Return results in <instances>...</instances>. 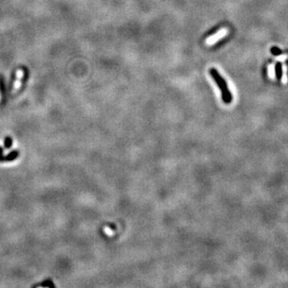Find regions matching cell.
<instances>
[{
	"label": "cell",
	"instance_id": "obj_1",
	"mask_svg": "<svg viewBox=\"0 0 288 288\" xmlns=\"http://www.w3.org/2000/svg\"><path fill=\"white\" fill-rule=\"evenodd\" d=\"M209 74H210L211 78L215 82L217 86L219 87L220 91H221V95H222V99L224 103L230 104L232 102L233 96H232L231 91L229 90V87H228L226 80L219 74V72L216 70L215 68H214V67L209 69Z\"/></svg>",
	"mask_w": 288,
	"mask_h": 288
},
{
	"label": "cell",
	"instance_id": "obj_2",
	"mask_svg": "<svg viewBox=\"0 0 288 288\" xmlns=\"http://www.w3.org/2000/svg\"><path fill=\"white\" fill-rule=\"evenodd\" d=\"M227 29H222V30H219L218 32L214 34V35L209 37L207 40V43L208 44V45H211V44L217 42L218 40H219L220 38L224 37V36L227 34Z\"/></svg>",
	"mask_w": 288,
	"mask_h": 288
},
{
	"label": "cell",
	"instance_id": "obj_3",
	"mask_svg": "<svg viewBox=\"0 0 288 288\" xmlns=\"http://www.w3.org/2000/svg\"><path fill=\"white\" fill-rule=\"evenodd\" d=\"M23 74H24V72H23V70H19V69L17 72H16V80L15 81V84H14L13 87V89L15 91L19 89L20 86H21V81L23 77Z\"/></svg>",
	"mask_w": 288,
	"mask_h": 288
},
{
	"label": "cell",
	"instance_id": "obj_4",
	"mask_svg": "<svg viewBox=\"0 0 288 288\" xmlns=\"http://www.w3.org/2000/svg\"><path fill=\"white\" fill-rule=\"evenodd\" d=\"M275 77L279 81L282 80V65L280 62L275 64Z\"/></svg>",
	"mask_w": 288,
	"mask_h": 288
},
{
	"label": "cell",
	"instance_id": "obj_5",
	"mask_svg": "<svg viewBox=\"0 0 288 288\" xmlns=\"http://www.w3.org/2000/svg\"><path fill=\"white\" fill-rule=\"evenodd\" d=\"M271 52L272 55H275V56L282 55V51H281L279 47H271Z\"/></svg>",
	"mask_w": 288,
	"mask_h": 288
},
{
	"label": "cell",
	"instance_id": "obj_6",
	"mask_svg": "<svg viewBox=\"0 0 288 288\" xmlns=\"http://www.w3.org/2000/svg\"><path fill=\"white\" fill-rule=\"evenodd\" d=\"M269 69H270V76H271V78H273L274 72H275V70H274V66L271 65V66H270Z\"/></svg>",
	"mask_w": 288,
	"mask_h": 288
}]
</instances>
